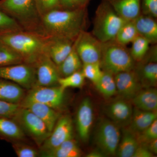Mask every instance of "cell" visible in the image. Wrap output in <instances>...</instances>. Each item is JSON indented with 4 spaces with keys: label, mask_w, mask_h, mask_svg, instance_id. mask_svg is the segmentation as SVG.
<instances>
[{
    "label": "cell",
    "mask_w": 157,
    "mask_h": 157,
    "mask_svg": "<svg viewBox=\"0 0 157 157\" xmlns=\"http://www.w3.org/2000/svg\"><path fill=\"white\" fill-rule=\"evenodd\" d=\"M20 106L30 110L46 125L48 131L51 133L59 118V113L57 110L45 104L23 100Z\"/></svg>",
    "instance_id": "2e32d148"
},
{
    "label": "cell",
    "mask_w": 157,
    "mask_h": 157,
    "mask_svg": "<svg viewBox=\"0 0 157 157\" xmlns=\"http://www.w3.org/2000/svg\"><path fill=\"white\" fill-rule=\"evenodd\" d=\"M125 21H134L141 13L140 0H105Z\"/></svg>",
    "instance_id": "d6986e66"
},
{
    "label": "cell",
    "mask_w": 157,
    "mask_h": 157,
    "mask_svg": "<svg viewBox=\"0 0 157 157\" xmlns=\"http://www.w3.org/2000/svg\"><path fill=\"white\" fill-rule=\"evenodd\" d=\"M95 85L98 91L106 98H110L117 93L114 75L107 71H103L101 78Z\"/></svg>",
    "instance_id": "83f0119b"
},
{
    "label": "cell",
    "mask_w": 157,
    "mask_h": 157,
    "mask_svg": "<svg viewBox=\"0 0 157 157\" xmlns=\"http://www.w3.org/2000/svg\"><path fill=\"white\" fill-rule=\"evenodd\" d=\"M48 36L25 31L0 35V40L19 54L24 63L35 66L42 56L48 54Z\"/></svg>",
    "instance_id": "7a4b0ae2"
},
{
    "label": "cell",
    "mask_w": 157,
    "mask_h": 157,
    "mask_svg": "<svg viewBox=\"0 0 157 157\" xmlns=\"http://www.w3.org/2000/svg\"><path fill=\"white\" fill-rule=\"evenodd\" d=\"M138 36L133 21H126L121 27L115 39L118 43L127 46Z\"/></svg>",
    "instance_id": "f1b7e54d"
},
{
    "label": "cell",
    "mask_w": 157,
    "mask_h": 157,
    "mask_svg": "<svg viewBox=\"0 0 157 157\" xmlns=\"http://www.w3.org/2000/svg\"><path fill=\"white\" fill-rule=\"evenodd\" d=\"M133 112L131 104L123 100L113 101L107 109L108 116L118 126H126L130 124Z\"/></svg>",
    "instance_id": "ac0fdd59"
},
{
    "label": "cell",
    "mask_w": 157,
    "mask_h": 157,
    "mask_svg": "<svg viewBox=\"0 0 157 157\" xmlns=\"http://www.w3.org/2000/svg\"><path fill=\"white\" fill-rule=\"evenodd\" d=\"M65 90L59 85L54 86H34L23 100L38 102L57 110L63 104Z\"/></svg>",
    "instance_id": "30bf717a"
},
{
    "label": "cell",
    "mask_w": 157,
    "mask_h": 157,
    "mask_svg": "<svg viewBox=\"0 0 157 157\" xmlns=\"http://www.w3.org/2000/svg\"><path fill=\"white\" fill-rule=\"evenodd\" d=\"M157 18L141 14L133 21L138 35L152 45L157 43Z\"/></svg>",
    "instance_id": "ffe728a7"
},
{
    "label": "cell",
    "mask_w": 157,
    "mask_h": 157,
    "mask_svg": "<svg viewBox=\"0 0 157 157\" xmlns=\"http://www.w3.org/2000/svg\"><path fill=\"white\" fill-rule=\"evenodd\" d=\"M36 7L41 17L48 12L62 9L59 0H34Z\"/></svg>",
    "instance_id": "e575fe53"
},
{
    "label": "cell",
    "mask_w": 157,
    "mask_h": 157,
    "mask_svg": "<svg viewBox=\"0 0 157 157\" xmlns=\"http://www.w3.org/2000/svg\"><path fill=\"white\" fill-rule=\"evenodd\" d=\"M41 155L46 157H78L81 151L73 138L66 140L56 148L41 151Z\"/></svg>",
    "instance_id": "cb8c5ba5"
},
{
    "label": "cell",
    "mask_w": 157,
    "mask_h": 157,
    "mask_svg": "<svg viewBox=\"0 0 157 157\" xmlns=\"http://www.w3.org/2000/svg\"><path fill=\"white\" fill-rule=\"evenodd\" d=\"M20 107V104H11L0 101V117L12 118Z\"/></svg>",
    "instance_id": "f35d334b"
},
{
    "label": "cell",
    "mask_w": 157,
    "mask_h": 157,
    "mask_svg": "<svg viewBox=\"0 0 157 157\" xmlns=\"http://www.w3.org/2000/svg\"><path fill=\"white\" fill-rule=\"evenodd\" d=\"M23 31L13 18L0 10V34Z\"/></svg>",
    "instance_id": "836d02e7"
},
{
    "label": "cell",
    "mask_w": 157,
    "mask_h": 157,
    "mask_svg": "<svg viewBox=\"0 0 157 157\" xmlns=\"http://www.w3.org/2000/svg\"><path fill=\"white\" fill-rule=\"evenodd\" d=\"M139 145L135 134L130 130H125L119 144L116 154L118 157H132Z\"/></svg>",
    "instance_id": "4316f807"
},
{
    "label": "cell",
    "mask_w": 157,
    "mask_h": 157,
    "mask_svg": "<svg viewBox=\"0 0 157 157\" xmlns=\"http://www.w3.org/2000/svg\"><path fill=\"white\" fill-rule=\"evenodd\" d=\"M94 119L92 105L89 98L82 100L77 110L76 117V128L78 136L83 142L89 138Z\"/></svg>",
    "instance_id": "5bb4252c"
},
{
    "label": "cell",
    "mask_w": 157,
    "mask_h": 157,
    "mask_svg": "<svg viewBox=\"0 0 157 157\" xmlns=\"http://www.w3.org/2000/svg\"><path fill=\"white\" fill-rule=\"evenodd\" d=\"M0 78L30 90L36 84V67L34 65L26 63L0 67Z\"/></svg>",
    "instance_id": "9c48e42d"
},
{
    "label": "cell",
    "mask_w": 157,
    "mask_h": 157,
    "mask_svg": "<svg viewBox=\"0 0 157 157\" xmlns=\"http://www.w3.org/2000/svg\"><path fill=\"white\" fill-rule=\"evenodd\" d=\"M135 62L130 49L115 39L103 43L100 64L103 71L115 75L135 69Z\"/></svg>",
    "instance_id": "5b68a950"
},
{
    "label": "cell",
    "mask_w": 157,
    "mask_h": 157,
    "mask_svg": "<svg viewBox=\"0 0 157 157\" xmlns=\"http://www.w3.org/2000/svg\"><path fill=\"white\" fill-rule=\"evenodd\" d=\"M13 147L18 157H36L39 155L36 150L24 144L16 142L13 144Z\"/></svg>",
    "instance_id": "8d00e7d4"
},
{
    "label": "cell",
    "mask_w": 157,
    "mask_h": 157,
    "mask_svg": "<svg viewBox=\"0 0 157 157\" xmlns=\"http://www.w3.org/2000/svg\"><path fill=\"white\" fill-rule=\"evenodd\" d=\"M117 90L126 99H132L140 91V82L134 70L114 75Z\"/></svg>",
    "instance_id": "4fadbf2b"
},
{
    "label": "cell",
    "mask_w": 157,
    "mask_h": 157,
    "mask_svg": "<svg viewBox=\"0 0 157 157\" xmlns=\"http://www.w3.org/2000/svg\"><path fill=\"white\" fill-rule=\"evenodd\" d=\"M91 0H73L74 8H86Z\"/></svg>",
    "instance_id": "60d3db41"
},
{
    "label": "cell",
    "mask_w": 157,
    "mask_h": 157,
    "mask_svg": "<svg viewBox=\"0 0 157 157\" xmlns=\"http://www.w3.org/2000/svg\"><path fill=\"white\" fill-rule=\"evenodd\" d=\"M120 138L118 126L108 120L101 121L97 129L95 139L99 149L105 155H116Z\"/></svg>",
    "instance_id": "52a82bcc"
},
{
    "label": "cell",
    "mask_w": 157,
    "mask_h": 157,
    "mask_svg": "<svg viewBox=\"0 0 157 157\" xmlns=\"http://www.w3.org/2000/svg\"><path fill=\"white\" fill-rule=\"evenodd\" d=\"M125 21L107 1L102 0L96 9L91 33L102 43L113 40Z\"/></svg>",
    "instance_id": "277c9868"
},
{
    "label": "cell",
    "mask_w": 157,
    "mask_h": 157,
    "mask_svg": "<svg viewBox=\"0 0 157 157\" xmlns=\"http://www.w3.org/2000/svg\"><path fill=\"white\" fill-rule=\"evenodd\" d=\"M81 71L85 78L89 79L94 85L101 78L103 72L100 63L83 64Z\"/></svg>",
    "instance_id": "d6a6232c"
},
{
    "label": "cell",
    "mask_w": 157,
    "mask_h": 157,
    "mask_svg": "<svg viewBox=\"0 0 157 157\" xmlns=\"http://www.w3.org/2000/svg\"><path fill=\"white\" fill-rule=\"evenodd\" d=\"M73 138V125L70 116L59 118L49 137L41 146V151L52 149Z\"/></svg>",
    "instance_id": "8fae6325"
},
{
    "label": "cell",
    "mask_w": 157,
    "mask_h": 157,
    "mask_svg": "<svg viewBox=\"0 0 157 157\" xmlns=\"http://www.w3.org/2000/svg\"><path fill=\"white\" fill-rule=\"evenodd\" d=\"M36 82L35 86H56L58 85L59 74L57 66L48 54L39 59L35 65Z\"/></svg>",
    "instance_id": "7c38bea8"
},
{
    "label": "cell",
    "mask_w": 157,
    "mask_h": 157,
    "mask_svg": "<svg viewBox=\"0 0 157 157\" xmlns=\"http://www.w3.org/2000/svg\"><path fill=\"white\" fill-rule=\"evenodd\" d=\"M154 155L150 151L146 144H139L132 157H153Z\"/></svg>",
    "instance_id": "ab89813d"
},
{
    "label": "cell",
    "mask_w": 157,
    "mask_h": 157,
    "mask_svg": "<svg viewBox=\"0 0 157 157\" xmlns=\"http://www.w3.org/2000/svg\"><path fill=\"white\" fill-rule=\"evenodd\" d=\"M132 102L136 108L147 111H157V91L150 88L140 91L132 98Z\"/></svg>",
    "instance_id": "603a6c76"
},
{
    "label": "cell",
    "mask_w": 157,
    "mask_h": 157,
    "mask_svg": "<svg viewBox=\"0 0 157 157\" xmlns=\"http://www.w3.org/2000/svg\"><path fill=\"white\" fill-rule=\"evenodd\" d=\"M82 65L81 59L73 46L69 55L57 66L59 76L60 77H66L81 70Z\"/></svg>",
    "instance_id": "484cf974"
},
{
    "label": "cell",
    "mask_w": 157,
    "mask_h": 157,
    "mask_svg": "<svg viewBox=\"0 0 157 157\" xmlns=\"http://www.w3.org/2000/svg\"><path fill=\"white\" fill-rule=\"evenodd\" d=\"M103 43L91 33L82 31L73 43V47L82 63H100Z\"/></svg>",
    "instance_id": "ba28073f"
},
{
    "label": "cell",
    "mask_w": 157,
    "mask_h": 157,
    "mask_svg": "<svg viewBox=\"0 0 157 157\" xmlns=\"http://www.w3.org/2000/svg\"><path fill=\"white\" fill-rule=\"evenodd\" d=\"M0 137L7 140L18 141L24 139L25 134L13 119L0 117Z\"/></svg>",
    "instance_id": "d4e9b609"
},
{
    "label": "cell",
    "mask_w": 157,
    "mask_h": 157,
    "mask_svg": "<svg viewBox=\"0 0 157 157\" xmlns=\"http://www.w3.org/2000/svg\"><path fill=\"white\" fill-rule=\"evenodd\" d=\"M105 155L100 150L93 151L86 155L87 157H103Z\"/></svg>",
    "instance_id": "ee69618b"
},
{
    "label": "cell",
    "mask_w": 157,
    "mask_h": 157,
    "mask_svg": "<svg viewBox=\"0 0 157 157\" xmlns=\"http://www.w3.org/2000/svg\"><path fill=\"white\" fill-rule=\"evenodd\" d=\"M138 135L137 138L140 144H146L157 139V119Z\"/></svg>",
    "instance_id": "d590c367"
},
{
    "label": "cell",
    "mask_w": 157,
    "mask_h": 157,
    "mask_svg": "<svg viewBox=\"0 0 157 157\" xmlns=\"http://www.w3.org/2000/svg\"><path fill=\"white\" fill-rule=\"evenodd\" d=\"M141 13L157 17V0H140Z\"/></svg>",
    "instance_id": "74e56055"
},
{
    "label": "cell",
    "mask_w": 157,
    "mask_h": 157,
    "mask_svg": "<svg viewBox=\"0 0 157 157\" xmlns=\"http://www.w3.org/2000/svg\"><path fill=\"white\" fill-rule=\"evenodd\" d=\"M25 97L23 88L12 82L0 78V101L20 104Z\"/></svg>",
    "instance_id": "44dd1931"
},
{
    "label": "cell",
    "mask_w": 157,
    "mask_h": 157,
    "mask_svg": "<svg viewBox=\"0 0 157 157\" xmlns=\"http://www.w3.org/2000/svg\"><path fill=\"white\" fill-rule=\"evenodd\" d=\"M61 6L63 9H74L73 6V0H59Z\"/></svg>",
    "instance_id": "7bdbcfd3"
},
{
    "label": "cell",
    "mask_w": 157,
    "mask_h": 157,
    "mask_svg": "<svg viewBox=\"0 0 157 157\" xmlns=\"http://www.w3.org/2000/svg\"><path fill=\"white\" fill-rule=\"evenodd\" d=\"M0 35H1V34H0Z\"/></svg>",
    "instance_id": "f6af8a7d"
},
{
    "label": "cell",
    "mask_w": 157,
    "mask_h": 157,
    "mask_svg": "<svg viewBox=\"0 0 157 157\" xmlns=\"http://www.w3.org/2000/svg\"><path fill=\"white\" fill-rule=\"evenodd\" d=\"M150 47L148 53L145 56L146 63L135 71L140 83L147 86H154L157 82V47L156 44Z\"/></svg>",
    "instance_id": "9a60e30c"
},
{
    "label": "cell",
    "mask_w": 157,
    "mask_h": 157,
    "mask_svg": "<svg viewBox=\"0 0 157 157\" xmlns=\"http://www.w3.org/2000/svg\"><path fill=\"white\" fill-rule=\"evenodd\" d=\"M146 144L147 148L154 155L157 153V139L152 140Z\"/></svg>",
    "instance_id": "b9f144b4"
},
{
    "label": "cell",
    "mask_w": 157,
    "mask_h": 157,
    "mask_svg": "<svg viewBox=\"0 0 157 157\" xmlns=\"http://www.w3.org/2000/svg\"><path fill=\"white\" fill-rule=\"evenodd\" d=\"M157 119V111H144L135 108L130 124V131L135 135L139 134Z\"/></svg>",
    "instance_id": "7402d4cb"
},
{
    "label": "cell",
    "mask_w": 157,
    "mask_h": 157,
    "mask_svg": "<svg viewBox=\"0 0 157 157\" xmlns=\"http://www.w3.org/2000/svg\"><path fill=\"white\" fill-rule=\"evenodd\" d=\"M12 118L18 124L25 135H28L39 146H41L50 135L45 123L25 107L20 106Z\"/></svg>",
    "instance_id": "8992f818"
},
{
    "label": "cell",
    "mask_w": 157,
    "mask_h": 157,
    "mask_svg": "<svg viewBox=\"0 0 157 157\" xmlns=\"http://www.w3.org/2000/svg\"><path fill=\"white\" fill-rule=\"evenodd\" d=\"M24 63L21 57L0 40V67Z\"/></svg>",
    "instance_id": "4dcf8cb0"
},
{
    "label": "cell",
    "mask_w": 157,
    "mask_h": 157,
    "mask_svg": "<svg viewBox=\"0 0 157 157\" xmlns=\"http://www.w3.org/2000/svg\"><path fill=\"white\" fill-rule=\"evenodd\" d=\"M0 10L13 18L23 30L45 35L34 0H1Z\"/></svg>",
    "instance_id": "3957f363"
},
{
    "label": "cell",
    "mask_w": 157,
    "mask_h": 157,
    "mask_svg": "<svg viewBox=\"0 0 157 157\" xmlns=\"http://www.w3.org/2000/svg\"><path fill=\"white\" fill-rule=\"evenodd\" d=\"M85 78L81 70L64 77H60L59 85L66 89L67 88H80L84 84Z\"/></svg>",
    "instance_id": "1f68e13d"
},
{
    "label": "cell",
    "mask_w": 157,
    "mask_h": 157,
    "mask_svg": "<svg viewBox=\"0 0 157 157\" xmlns=\"http://www.w3.org/2000/svg\"><path fill=\"white\" fill-rule=\"evenodd\" d=\"M42 29L46 36L75 41L87 25L86 8L56 9L42 17Z\"/></svg>",
    "instance_id": "6da1fadb"
},
{
    "label": "cell",
    "mask_w": 157,
    "mask_h": 157,
    "mask_svg": "<svg viewBox=\"0 0 157 157\" xmlns=\"http://www.w3.org/2000/svg\"><path fill=\"white\" fill-rule=\"evenodd\" d=\"M74 41L65 38L49 36L48 54L57 66L69 55L73 48Z\"/></svg>",
    "instance_id": "e0dca14e"
},
{
    "label": "cell",
    "mask_w": 157,
    "mask_h": 157,
    "mask_svg": "<svg viewBox=\"0 0 157 157\" xmlns=\"http://www.w3.org/2000/svg\"><path fill=\"white\" fill-rule=\"evenodd\" d=\"M151 43L143 37L138 36L132 42L130 53L135 62H140L144 58L150 48Z\"/></svg>",
    "instance_id": "f546056e"
}]
</instances>
